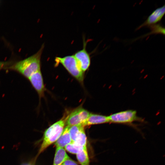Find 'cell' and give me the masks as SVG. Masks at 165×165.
<instances>
[{
  "label": "cell",
  "mask_w": 165,
  "mask_h": 165,
  "mask_svg": "<svg viewBox=\"0 0 165 165\" xmlns=\"http://www.w3.org/2000/svg\"><path fill=\"white\" fill-rule=\"evenodd\" d=\"M55 61V65L61 64L68 72L80 83L83 84L84 72L80 68L74 55L67 56L63 57H57Z\"/></svg>",
  "instance_id": "cell-3"
},
{
  "label": "cell",
  "mask_w": 165,
  "mask_h": 165,
  "mask_svg": "<svg viewBox=\"0 0 165 165\" xmlns=\"http://www.w3.org/2000/svg\"><path fill=\"white\" fill-rule=\"evenodd\" d=\"M28 80L37 92L40 103L41 98L45 96V92L46 91L41 71L32 75L28 79Z\"/></svg>",
  "instance_id": "cell-6"
},
{
  "label": "cell",
  "mask_w": 165,
  "mask_h": 165,
  "mask_svg": "<svg viewBox=\"0 0 165 165\" xmlns=\"http://www.w3.org/2000/svg\"><path fill=\"white\" fill-rule=\"evenodd\" d=\"M82 49L78 51L74 55L82 71L84 72L89 68L91 62L90 58L86 47V41L83 39Z\"/></svg>",
  "instance_id": "cell-7"
},
{
  "label": "cell",
  "mask_w": 165,
  "mask_h": 165,
  "mask_svg": "<svg viewBox=\"0 0 165 165\" xmlns=\"http://www.w3.org/2000/svg\"><path fill=\"white\" fill-rule=\"evenodd\" d=\"M61 165H79L75 161L71 159L70 157L66 160Z\"/></svg>",
  "instance_id": "cell-17"
},
{
  "label": "cell",
  "mask_w": 165,
  "mask_h": 165,
  "mask_svg": "<svg viewBox=\"0 0 165 165\" xmlns=\"http://www.w3.org/2000/svg\"><path fill=\"white\" fill-rule=\"evenodd\" d=\"M66 119L67 117L62 118L46 130L37 157L58 139L64 128Z\"/></svg>",
  "instance_id": "cell-2"
},
{
  "label": "cell",
  "mask_w": 165,
  "mask_h": 165,
  "mask_svg": "<svg viewBox=\"0 0 165 165\" xmlns=\"http://www.w3.org/2000/svg\"><path fill=\"white\" fill-rule=\"evenodd\" d=\"M90 113L82 107L78 108L73 111L67 117L65 122L69 127L82 124L89 117Z\"/></svg>",
  "instance_id": "cell-5"
},
{
  "label": "cell",
  "mask_w": 165,
  "mask_h": 165,
  "mask_svg": "<svg viewBox=\"0 0 165 165\" xmlns=\"http://www.w3.org/2000/svg\"><path fill=\"white\" fill-rule=\"evenodd\" d=\"M69 157L64 148H56L53 165H61Z\"/></svg>",
  "instance_id": "cell-11"
},
{
  "label": "cell",
  "mask_w": 165,
  "mask_h": 165,
  "mask_svg": "<svg viewBox=\"0 0 165 165\" xmlns=\"http://www.w3.org/2000/svg\"><path fill=\"white\" fill-rule=\"evenodd\" d=\"M109 122L130 124L135 121L143 122L144 120L138 117L135 110H128L117 112L108 116Z\"/></svg>",
  "instance_id": "cell-4"
},
{
  "label": "cell",
  "mask_w": 165,
  "mask_h": 165,
  "mask_svg": "<svg viewBox=\"0 0 165 165\" xmlns=\"http://www.w3.org/2000/svg\"><path fill=\"white\" fill-rule=\"evenodd\" d=\"M13 64L12 61H0V71L2 69H8Z\"/></svg>",
  "instance_id": "cell-16"
},
{
  "label": "cell",
  "mask_w": 165,
  "mask_h": 165,
  "mask_svg": "<svg viewBox=\"0 0 165 165\" xmlns=\"http://www.w3.org/2000/svg\"><path fill=\"white\" fill-rule=\"evenodd\" d=\"M76 158L81 165H90L87 148H84L81 152L77 154Z\"/></svg>",
  "instance_id": "cell-12"
},
{
  "label": "cell",
  "mask_w": 165,
  "mask_h": 165,
  "mask_svg": "<svg viewBox=\"0 0 165 165\" xmlns=\"http://www.w3.org/2000/svg\"><path fill=\"white\" fill-rule=\"evenodd\" d=\"M72 142L69 132V127L66 126L64 129L61 134L56 141V148H63Z\"/></svg>",
  "instance_id": "cell-10"
},
{
  "label": "cell",
  "mask_w": 165,
  "mask_h": 165,
  "mask_svg": "<svg viewBox=\"0 0 165 165\" xmlns=\"http://www.w3.org/2000/svg\"><path fill=\"white\" fill-rule=\"evenodd\" d=\"M44 46L42 44L36 53L13 63L8 69L16 72L28 79L32 75L41 70V58Z\"/></svg>",
  "instance_id": "cell-1"
},
{
  "label": "cell",
  "mask_w": 165,
  "mask_h": 165,
  "mask_svg": "<svg viewBox=\"0 0 165 165\" xmlns=\"http://www.w3.org/2000/svg\"><path fill=\"white\" fill-rule=\"evenodd\" d=\"M165 13V6L157 8L148 16L146 20L138 28L146 26H150L160 21L163 18Z\"/></svg>",
  "instance_id": "cell-8"
},
{
  "label": "cell",
  "mask_w": 165,
  "mask_h": 165,
  "mask_svg": "<svg viewBox=\"0 0 165 165\" xmlns=\"http://www.w3.org/2000/svg\"><path fill=\"white\" fill-rule=\"evenodd\" d=\"M109 123L108 116L90 113L86 121L82 125L85 126Z\"/></svg>",
  "instance_id": "cell-9"
},
{
  "label": "cell",
  "mask_w": 165,
  "mask_h": 165,
  "mask_svg": "<svg viewBox=\"0 0 165 165\" xmlns=\"http://www.w3.org/2000/svg\"><path fill=\"white\" fill-rule=\"evenodd\" d=\"M22 165H32L31 163H26L22 164Z\"/></svg>",
  "instance_id": "cell-18"
},
{
  "label": "cell",
  "mask_w": 165,
  "mask_h": 165,
  "mask_svg": "<svg viewBox=\"0 0 165 165\" xmlns=\"http://www.w3.org/2000/svg\"><path fill=\"white\" fill-rule=\"evenodd\" d=\"M84 129V127L82 125L69 127V132L72 142L74 141L78 134Z\"/></svg>",
  "instance_id": "cell-13"
},
{
  "label": "cell",
  "mask_w": 165,
  "mask_h": 165,
  "mask_svg": "<svg viewBox=\"0 0 165 165\" xmlns=\"http://www.w3.org/2000/svg\"><path fill=\"white\" fill-rule=\"evenodd\" d=\"M73 142L83 147H87V138L84 130L78 134L74 141Z\"/></svg>",
  "instance_id": "cell-15"
},
{
  "label": "cell",
  "mask_w": 165,
  "mask_h": 165,
  "mask_svg": "<svg viewBox=\"0 0 165 165\" xmlns=\"http://www.w3.org/2000/svg\"><path fill=\"white\" fill-rule=\"evenodd\" d=\"M84 148L73 142H71L64 147L65 149L68 152L76 155L81 152Z\"/></svg>",
  "instance_id": "cell-14"
}]
</instances>
